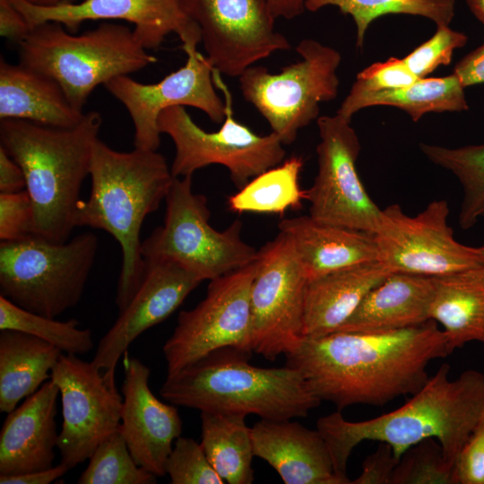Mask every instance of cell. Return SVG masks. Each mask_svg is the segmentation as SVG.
Here are the masks:
<instances>
[{
    "mask_svg": "<svg viewBox=\"0 0 484 484\" xmlns=\"http://www.w3.org/2000/svg\"><path fill=\"white\" fill-rule=\"evenodd\" d=\"M447 355L445 333L433 320L394 331L301 337L285 354L315 395L340 411L414 394L429 378L428 364Z\"/></svg>",
    "mask_w": 484,
    "mask_h": 484,
    "instance_id": "6da1fadb",
    "label": "cell"
},
{
    "mask_svg": "<svg viewBox=\"0 0 484 484\" xmlns=\"http://www.w3.org/2000/svg\"><path fill=\"white\" fill-rule=\"evenodd\" d=\"M450 366L436 374L401 407L378 417L349 421L340 411L318 419L338 477L351 484L347 463L353 449L367 440L389 444L395 456L427 438L436 439L446 460L455 461L484 409V373L469 369L449 378Z\"/></svg>",
    "mask_w": 484,
    "mask_h": 484,
    "instance_id": "7a4b0ae2",
    "label": "cell"
},
{
    "mask_svg": "<svg viewBox=\"0 0 484 484\" xmlns=\"http://www.w3.org/2000/svg\"><path fill=\"white\" fill-rule=\"evenodd\" d=\"M91 193L80 200L75 227L105 230L119 244L122 266L116 304L122 311L139 289L145 270L140 233L145 218L165 200L174 177L157 151H118L98 138L90 168Z\"/></svg>",
    "mask_w": 484,
    "mask_h": 484,
    "instance_id": "3957f363",
    "label": "cell"
},
{
    "mask_svg": "<svg viewBox=\"0 0 484 484\" xmlns=\"http://www.w3.org/2000/svg\"><path fill=\"white\" fill-rule=\"evenodd\" d=\"M101 123L97 111L70 128L0 119V146L22 168L32 202L31 233L55 243L69 240Z\"/></svg>",
    "mask_w": 484,
    "mask_h": 484,
    "instance_id": "277c9868",
    "label": "cell"
},
{
    "mask_svg": "<svg viewBox=\"0 0 484 484\" xmlns=\"http://www.w3.org/2000/svg\"><path fill=\"white\" fill-rule=\"evenodd\" d=\"M247 353L226 348L167 376L161 397L201 412L255 414L285 420L307 417L321 401L296 367H261Z\"/></svg>",
    "mask_w": 484,
    "mask_h": 484,
    "instance_id": "5b68a950",
    "label": "cell"
},
{
    "mask_svg": "<svg viewBox=\"0 0 484 484\" xmlns=\"http://www.w3.org/2000/svg\"><path fill=\"white\" fill-rule=\"evenodd\" d=\"M20 63L54 79L79 111L94 89L156 63L128 26L103 22L82 34L57 22L31 29L18 45Z\"/></svg>",
    "mask_w": 484,
    "mask_h": 484,
    "instance_id": "8992f818",
    "label": "cell"
},
{
    "mask_svg": "<svg viewBox=\"0 0 484 484\" xmlns=\"http://www.w3.org/2000/svg\"><path fill=\"white\" fill-rule=\"evenodd\" d=\"M98 247V237L89 231L64 243L33 233L1 242L0 295L56 318L81 300Z\"/></svg>",
    "mask_w": 484,
    "mask_h": 484,
    "instance_id": "52a82bcc",
    "label": "cell"
},
{
    "mask_svg": "<svg viewBox=\"0 0 484 484\" xmlns=\"http://www.w3.org/2000/svg\"><path fill=\"white\" fill-rule=\"evenodd\" d=\"M165 202L163 226L142 242L144 260H171L212 281L257 259L258 250L242 239L239 220L221 231L210 225L207 198L194 193L191 176L174 177Z\"/></svg>",
    "mask_w": 484,
    "mask_h": 484,
    "instance_id": "ba28073f",
    "label": "cell"
},
{
    "mask_svg": "<svg viewBox=\"0 0 484 484\" xmlns=\"http://www.w3.org/2000/svg\"><path fill=\"white\" fill-rule=\"evenodd\" d=\"M302 59L272 73L251 65L239 76L244 99L265 118L283 144L292 143L298 133L319 117V105L335 99L337 70L341 56L334 48L304 39L296 47Z\"/></svg>",
    "mask_w": 484,
    "mask_h": 484,
    "instance_id": "9c48e42d",
    "label": "cell"
},
{
    "mask_svg": "<svg viewBox=\"0 0 484 484\" xmlns=\"http://www.w3.org/2000/svg\"><path fill=\"white\" fill-rule=\"evenodd\" d=\"M212 78L224 95L226 106L220 130H203L183 106L165 109L159 117V129L175 145L170 167L173 177H193L196 170L218 164L228 169L234 185L241 188L257 175L281 164L286 151L274 133L259 135L238 122L233 117L231 94L214 68Z\"/></svg>",
    "mask_w": 484,
    "mask_h": 484,
    "instance_id": "30bf717a",
    "label": "cell"
},
{
    "mask_svg": "<svg viewBox=\"0 0 484 484\" xmlns=\"http://www.w3.org/2000/svg\"><path fill=\"white\" fill-rule=\"evenodd\" d=\"M256 260L210 281L205 298L183 310L162 351L167 376L210 353L231 348L250 353V290Z\"/></svg>",
    "mask_w": 484,
    "mask_h": 484,
    "instance_id": "8fae6325",
    "label": "cell"
},
{
    "mask_svg": "<svg viewBox=\"0 0 484 484\" xmlns=\"http://www.w3.org/2000/svg\"><path fill=\"white\" fill-rule=\"evenodd\" d=\"M308 281L291 240L282 232L258 250L250 290L249 350L268 360L289 352L302 337Z\"/></svg>",
    "mask_w": 484,
    "mask_h": 484,
    "instance_id": "7c38bea8",
    "label": "cell"
},
{
    "mask_svg": "<svg viewBox=\"0 0 484 484\" xmlns=\"http://www.w3.org/2000/svg\"><path fill=\"white\" fill-rule=\"evenodd\" d=\"M316 123L318 170L307 190L309 216L321 223L376 234L383 209L369 196L358 174L360 143L350 120L335 114L319 117Z\"/></svg>",
    "mask_w": 484,
    "mask_h": 484,
    "instance_id": "4fadbf2b",
    "label": "cell"
},
{
    "mask_svg": "<svg viewBox=\"0 0 484 484\" xmlns=\"http://www.w3.org/2000/svg\"><path fill=\"white\" fill-rule=\"evenodd\" d=\"M445 200H434L416 216L399 204L383 209V220L374 234L381 261L392 272L437 277L484 264L476 247L455 240L447 223Z\"/></svg>",
    "mask_w": 484,
    "mask_h": 484,
    "instance_id": "5bb4252c",
    "label": "cell"
},
{
    "mask_svg": "<svg viewBox=\"0 0 484 484\" xmlns=\"http://www.w3.org/2000/svg\"><path fill=\"white\" fill-rule=\"evenodd\" d=\"M181 4L198 25L205 56L220 73L238 77L255 62L290 48L274 29L267 0H181Z\"/></svg>",
    "mask_w": 484,
    "mask_h": 484,
    "instance_id": "9a60e30c",
    "label": "cell"
},
{
    "mask_svg": "<svg viewBox=\"0 0 484 484\" xmlns=\"http://www.w3.org/2000/svg\"><path fill=\"white\" fill-rule=\"evenodd\" d=\"M62 402L57 449L61 462L73 469L91 457L99 445L119 429L123 398L92 364L62 353L51 371Z\"/></svg>",
    "mask_w": 484,
    "mask_h": 484,
    "instance_id": "2e32d148",
    "label": "cell"
},
{
    "mask_svg": "<svg viewBox=\"0 0 484 484\" xmlns=\"http://www.w3.org/2000/svg\"><path fill=\"white\" fill-rule=\"evenodd\" d=\"M185 52V65L156 83L145 84L120 75L104 84L130 115L134 148L157 151L160 143L159 117L171 107H194L212 121L223 122L226 106L216 91L212 64L197 49Z\"/></svg>",
    "mask_w": 484,
    "mask_h": 484,
    "instance_id": "e0dca14e",
    "label": "cell"
},
{
    "mask_svg": "<svg viewBox=\"0 0 484 484\" xmlns=\"http://www.w3.org/2000/svg\"><path fill=\"white\" fill-rule=\"evenodd\" d=\"M10 1L30 29L57 22L76 33L86 21L120 20L134 26V34L146 49L158 48L170 33L178 36L184 51L197 49L202 42L200 29L185 13L181 0H83L52 5Z\"/></svg>",
    "mask_w": 484,
    "mask_h": 484,
    "instance_id": "ac0fdd59",
    "label": "cell"
},
{
    "mask_svg": "<svg viewBox=\"0 0 484 484\" xmlns=\"http://www.w3.org/2000/svg\"><path fill=\"white\" fill-rule=\"evenodd\" d=\"M145 261L143 281L127 306L100 339L92 364L116 388V368L129 345L143 332L170 316L203 281L168 259Z\"/></svg>",
    "mask_w": 484,
    "mask_h": 484,
    "instance_id": "d6986e66",
    "label": "cell"
},
{
    "mask_svg": "<svg viewBox=\"0 0 484 484\" xmlns=\"http://www.w3.org/2000/svg\"><path fill=\"white\" fill-rule=\"evenodd\" d=\"M124 355L119 430L136 463L157 477L164 476L172 445L181 436L182 420L174 404L163 402L152 393L150 368L127 352Z\"/></svg>",
    "mask_w": 484,
    "mask_h": 484,
    "instance_id": "ffe728a7",
    "label": "cell"
},
{
    "mask_svg": "<svg viewBox=\"0 0 484 484\" xmlns=\"http://www.w3.org/2000/svg\"><path fill=\"white\" fill-rule=\"evenodd\" d=\"M57 385L51 380L8 412L0 433V475L51 468L57 447Z\"/></svg>",
    "mask_w": 484,
    "mask_h": 484,
    "instance_id": "44dd1931",
    "label": "cell"
},
{
    "mask_svg": "<svg viewBox=\"0 0 484 484\" xmlns=\"http://www.w3.org/2000/svg\"><path fill=\"white\" fill-rule=\"evenodd\" d=\"M251 434L255 456L267 462L285 484H346L336 475L317 429L291 419H261Z\"/></svg>",
    "mask_w": 484,
    "mask_h": 484,
    "instance_id": "7402d4cb",
    "label": "cell"
},
{
    "mask_svg": "<svg viewBox=\"0 0 484 484\" xmlns=\"http://www.w3.org/2000/svg\"><path fill=\"white\" fill-rule=\"evenodd\" d=\"M392 272L379 260L342 268L308 280L302 337H323L338 329L365 296Z\"/></svg>",
    "mask_w": 484,
    "mask_h": 484,
    "instance_id": "603a6c76",
    "label": "cell"
},
{
    "mask_svg": "<svg viewBox=\"0 0 484 484\" xmlns=\"http://www.w3.org/2000/svg\"><path fill=\"white\" fill-rule=\"evenodd\" d=\"M279 230L291 240L307 279L376 261L374 234L316 221L309 215L286 218Z\"/></svg>",
    "mask_w": 484,
    "mask_h": 484,
    "instance_id": "cb8c5ba5",
    "label": "cell"
},
{
    "mask_svg": "<svg viewBox=\"0 0 484 484\" xmlns=\"http://www.w3.org/2000/svg\"><path fill=\"white\" fill-rule=\"evenodd\" d=\"M434 277L392 272L373 288L337 332H384L430 320Z\"/></svg>",
    "mask_w": 484,
    "mask_h": 484,
    "instance_id": "d4e9b609",
    "label": "cell"
},
{
    "mask_svg": "<svg viewBox=\"0 0 484 484\" xmlns=\"http://www.w3.org/2000/svg\"><path fill=\"white\" fill-rule=\"evenodd\" d=\"M52 78L21 63L0 62V119L70 128L84 117Z\"/></svg>",
    "mask_w": 484,
    "mask_h": 484,
    "instance_id": "484cf974",
    "label": "cell"
},
{
    "mask_svg": "<svg viewBox=\"0 0 484 484\" xmlns=\"http://www.w3.org/2000/svg\"><path fill=\"white\" fill-rule=\"evenodd\" d=\"M429 318L442 326L449 354L484 343V264L434 277Z\"/></svg>",
    "mask_w": 484,
    "mask_h": 484,
    "instance_id": "4316f807",
    "label": "cell"
},
{
    "mask_svg": "<svg viewBox=\"0 0 484 484\" xmlns=\"http://www.w3.org/2000/svg\"><path fill=\"white\" fill-rule=\"evenodd\" d=\"M63 352L34 335L14 331L0 333V411L10 412L19 402L51 379Z\"/></svg>",
    "mask_w": 484,
    "mask_h": 484,
    "instance_id": "83f0119b",
    "label": "cell"
},
{
    "mask_svg": "<svg viewBox=\"0 0 484 484\" xmlns=\"http://www.w3.org/2000/svg\"><path fill=\"white\" fill-rule=\"evenodd\" d=\"M373 106L401 108L414 122L429 112L469 109L464 87L453 73L444 77L420 78L411 85L391 90L367 91L351 86L336 114L351 120L355 113Z\"/></svg>",
    "mask_w": 484,
    "mask_h": 484,
    "instance_id": "f1b7e54d",
    "label": "cell"
},
{
    "mask_svg": "<svg viewBox=\"0 0 484 484\" xmlns=\"http://www.w3.org/2000/svg\"><path fill=\"white\" fill-rule=\"evenodd\" d=\"M241 414L201 412V445L215 471L229 484L254 480L251 428Z\"/></svg>",
    "mask_w": 484,
    "mask_h": 484,
    "instance_id": "f546056e",
    "label": "cell"
},
{
    "mask_svg": "<svg viewBox=\"0 0 484 484\" xmlns=\"http://www.w3.org/2000/svg\"><path fill=\"white\" fill-rule=\"evenodd\" d=\"M301 157L293 156L252 178L228 199V207L238 213L255 212L283 215L298 210L307 198L299 185Z\"/></svg>",
    "mask_w": 484,
    "mask_h": 484,
    "instance_id": "4dcf8cb0",
    "label": "cell"
},
{
    "mask_svg": "<svg viewBox=\"0 0 484 484\" xmlns=\"http://www.w3.org/2000/svg\"><path fill=\"white\" fill-rule=\"evenodd\" d=\"M419 149L459 180L462 200L458 222L462 229L472 228L484 216V143L457 148L420 143Z\"/></svg>",
    "mask_w": 484,
    "mask_h": 484,
    "instance_id": "1f68e13d",
    "label": "cell"
},
{
    "mask_svg": "<svg viewBox=\"0 0 484 484\" xmlns=\"http://www.w3.org/2000/svg\"><path fill=\"white\" fill-rule=\"evenodd\" d=\"M454 0H308L306 10L316 12L327 6H337L350 14L356 25V47L362 48L369 24L385 14L418 15L437 25H449L454 15Z\"/></svg>",
    "mask_w": 484,
    "mask_h": 484,
    "instance_id": "d6a6232c",
    "label": "cell"
},
{
    "mask_svg": "<svg viewBox=\"0 0 484 484\" xmlns=\"http://www.w3.org/2000/svg\"><path fill=\"white\" fill-rule=\"evenodd\" d=\"M79 321L39 315L20 307L0 295V330H14L39 337L59 349L63 353L82 355L94 346L90 329L79 327Z\"/></svg>",
    "mask_w": 484,
    "mask_h": 484,
    "instance_id": "836d02e7",
    "label": "cell"
},
{
    "mask_svg": "<svg viewBox=\"0 0 484 484\" xmlns=\"http://www.w3.org/2000/svg\"><path fill=\"white\" fill-rule=\"evenodd\" d=\"M79 484H153L157 476L138 465L126 442L117 430L92 453Z\"/></svg>",
    "mask_w": 484,
    "mask_h": 484,
    "instance_id": "e575fe53",
    "label": "cell"
},
{
    "mask_svg": "<svg viewBox=\"0 0 484 484\" xmlns=\"http://www.w3.org/2000/svg\"><path fill=\"white\" fill-rule=\"evenodd\" d=\"M454 469L439 442L427 438L402 454L391 484H454Z\"/></svg>",
    "mask_w": 484,
    "mask_h": 484,
    "instance_id": "d590c367",
    "label": "cell"
},
{
    "mask_svg": "<svg viewBox=\"0 0 484 484\" xmlns=\"http://www.w3.org/2000/svg\"><path fill=\"white\" fill-rule=\"evenodd\" d=\"M172 484H223L225 481L210 463L201 444L178 436L165 463Z\"/></svg>",
    "mask_w": 484,
    "mask_h": 484,
    "instance_id": "8d00e7d4",
    "label": "cell"
},
{
    "mask_svg": "<svg viewBox=\"0 0 484 484\" xmlns=\"http://www.w3.org/2000/svg\"><path fill=\"white\" fill-rule=\"evenodd\" d=\"M467 41L465 34L452 30L448 25H437L430 39L402 59L418 78H425L439 65H448L454 51L462 48Z\"/></svg>",
    "mask_w": 484,
    "mask_h": 484,
    "instance_id": "74e56055",
    "label": "cell"
},
{
    "mask_svg": "<svg viewBox=\"0 0 484 484\" xmlns=\"http://www.w3.org/2000/svg\"><path fill=\"white\" fill-rule=\"evenodd\" d=\"M33 205L26 189L0 194V239L12 241L31 233Z\"/></svg>",
    "mask_w": 484,
    "mask_h": 484,
    "instance_id": "f35d334b",
    "label": "cell"
},
{
    "mask_svg": "<svg viewBox=\"0 0 484 484\" xmlns=\"http://www.w3.org/2000/svg\"><path fill=\"white\" fill-rule=\"evenodd\" d=\"M419 79L403 59L390 57L360 71L352 86L367 91L391 90L411 85Z\"/></svg>",
    "mask_w": 484,
    "mask_h": 484,
    "instance_id": "ab89813d",
    "label": "cell"
},
{
    "mask_svg": "<svg viewBox=\"0 0 484 484\" xmlns=\"http://www.w3.org/2000/svg\"><path fill=\"white\" fill-rule=\"evenodd\" d=\"M454 484H484V409L454 469Z\"/></svg>",
    "mask_w": 484,
    "mask_h": 484,
    "instance_id": "60d3db41",
    "label": "cell"
},
{
    "mask_svg": "<svg viewBox=\"0 0 484 484\" xmlns=\"http://www.w3.org/2000/svg\"><path fill=\"white\" fill-rule=\"evenodd\" d=\"M398 462L393 447L379 442L376 449L363 461L361 472L351 484H391Z\"/></svg>",
    "mask_w": 484,
    "mask_h": 484,
    "instance_id": "b9f144b4",
    "label": "cell"
},
{
    "mask_svg": "<svg viewBox=\"0 0 484 484\" xmlns=\"http://www.w3.org/2000/svg\"><path fill=\"white\" fill-rule=\"evenodd\" d=\"M31 29L22 13L10 0H0V35L17 45L30 34Z\"/></svg>",
    "mask_w": 484,
    "mask_h": 484,
    "instance_id": "7bdbcfd3",
    "label": "cell"
},
{
    "mask_svg": "<svg viewBox=\"0 0 484 484\" xmlns=\"http://www.w3.org/2000/svg\"><path fill=\"white\" fill-rule=\"evenodd\" d=\"M453 73L464 88L484 83V41L461 59Z\"/></svg>",
    "mask_w": 484,
    "mask_h": 484,
    "instance_id": "ee69618b",
    "label": "cell"
},
{
    "mask_svg": "<svg viewBox=\"0 0 484 484\" xmlns=\"http://www.w3.org/2000/svg\"><path fill=\"white\" fill-rule=\"evenodd\" d=\"M26 181L19 164L0 146V194L24 190Z\"/></svg>",
    "mask_w": 484,
    "mask_h": 484,
    "instance_id": "f6af8a7d",
    "label": "cell"
},
{
    "mask_svg": "<svg viewBox=\"0 0 484 484\" xmlns=\"http://www.w3.org/2000/svg\"><path fill=\"white\" fill-rule=\"evenodd\" d=\"M70 469L63 462L51 468L20 475H0L1 484H49L64 476Z\"/></svg>",
    "mask_w": 484,
    "mask_h": 484,
    "instance_id": "bcb514c9",
    "label": "cell"
},
{
    "mask_svg": "<svg viewBox=\"0 0 484 484\" xmlns=\"http://www.w3.org/2000/svg\"><path fill=\"white\" fill-rule=\"evenodd\" d=\"M272 14L275 19L291 20L306 11L308 0H267Z\"/></svg>",
    "mask_w": 484,
    "mask_h": 484,
    "instance_id": "7dc6e473",
    "label": "cell"
},
{
    "mask_svg": "<svg viewBox=\"0 0 484 484\" xmlns=\"http://www.w3.org/2000/svg\"><path fill=\"white\" fill-rule=\"evenodd\" d=\"M466 3L474 16L484 24V4L481 0H466Z\"/></svg>",
    "mask_w": 484,
    "mask_h": 484,
    "instance_id": "c3c4849f",
    "label": "cell"
},
{
    "mask_svg": "<svg viewBox=\"0 0 484 484\" xmlns=\"http://www.w3.org/2000/svg\"><path fill=\"white\" fill-rule=\"evenodd\" d=\"M30 2L39 5H52L61 3H70L73 0H29Z\"/></svg>",
    "mask_w": 484,
    "mask_h": 484,
    "instance_id": "681fc988",
    "label": "cell"
},
{
    "mask_svg": "<svg viewBox=\"0 0 484 484\" xmlns=\"http://www.w3.org/2000/svg\"><path fill=\"white\" fill-rule=\"evenodd\" d=\"M476 250H477L481 261L484 263V245L480 246V247H476Z\"/></svg>",
    "mask_w": 484,
    "mask_h": 484,
    "instance_id": "f907efd6",
    "label": "cell"
},
{
    "mask_svg": "<svg viewBox=\"0 0 484 484\" xmlns=\"http://www.w3.org/2000/svg\"><path fill=\"white\" fill-rule=\"evenodd\" d=\"M481 2L484 4V0H481Z\"/></svg>",
    "mask_w": 484,
    "mask_h": 484,
    "instance_id": "816d5d0a",
    "label": "cell"
}]
</instances>
